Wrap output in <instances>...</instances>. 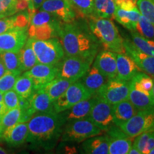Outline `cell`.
Masks as SVG:
<instances>
[{
    "instance_id": "6da1fadb",
    "label": "cell",
    "mask_w": 154,
    "mask_h": 154,
    "mask_svg": "<svg viewBox=\"0 0 154 154\" xmlns=\"http://www.w3.org/2000/svg\"><path fill=\"white\" fill-rule=\"evenodd\" d=\"M57 37L59 38L65 56L94 60L99 51L100 43L85 23L76 20L70 23L61 22Z\"/></svg>"
},
{
    "instance_id": "7a4b0ae2",
    "label": "cell",
    "mask_w": 154,
    "mask_h": 154,
    "mask_svg": "<svg viewBox=\"0 0 154 154\" xmlns=\"http://www.w3.org/2000/svg\"><path fill=\"white\" fill-rule=\"evenodd\" d=\"M65 124L61 113L54 111L34 113L27 121L26 141L34 147L53 149L60 139Z\"/></svg>"
},
{
    "instance_id": "3957f363",
    "label": "cell",
    "mask_w": 154,
    "mask_h": 154,
    "mask_svg": "<svg viewBox=\"0 0 154 154\" xmlns=\"http://www.w3.org/2000/svg\"><path fill=\"white\" fill-rule=\"evenodd\" d=\"M86 20L91 33L104 49L116 53H125L124 38L112 19L91 17Z\"/></svg>"
},
{
    "instance_id": "277c9868",
    "label": "cell",
    "mask_w": 154,
    "mask_h": 154,
    "mask_svg": "<svg viewBox=\"0 0 154 154\" xmlns=\"http://www.w3.org/2000/svg\"><path fill=\"white\" fill-rule=\"evenodd\" d=\"M61 23L57 17L47 11H36L30 17L28 36L29 38L38 40L57 37L58 29Z\"/></svg>"
},
{
    "instance_id": "5b68a950",
    "label": "cell",
    "mask_w": 154,
    "mask_h": 154,
    "mask_svg": "<svg viewBox=\"0 0 154 154\" xmlns=\"http://www.w3.org/2000/svg\"><path fill=\"white\" fill-rule=\"evenodd\" d=\"M102 131L88 117L67 121L61 136V141L81 143L93 136H99Z\"/></svg>"
},
{
    "instance_id": "8992f818",
    "label": "cell",
    "mask_w": 154,
    "mask_h": 154,
    "mask_svg": "<svg viewBox=\"0 0 154 154\" xmlns=\"http://www.w3.org/2000/svg\"><path fill=\"white\" fill-rule=\"evenodd\" d=\"M38 63L57 65L64 57V51L59 39L57 37L47 40L29 38Z\"/></svg>"
},
{
    "instance_id": "52a82bcc",
    "label": "cell",
    "mask_w": 154,
    "mask_h": 154,
    "mask_svg": "<svg viewBox=\"0 0 154 154\" xmlns=\"http://www.w3.org/2000/svg\"><path fill=\"white\" fill-rule=\"evenodd\" d=\"M93 59L75 56H64L57 64L58 76L76 82L79 80L91 67Z\"/></svg>"
},
{
    "instance_id": "ba28073f",
    "label": "cell",
    "mask_w": 154,
    "mask_h": 154,
    "mask_svg": "<svg viewBox=\"0 0 154 154\" xmlns=\"http://www.w3.org/2000/svg\"><path fill=\"white\" fill-rule=\"evenodd\" d=\"M91 94L79 81L72 83L66 91L54 102V109L57 113L67 110L82 100L91 97Z\"/></svg>"
},
{
    "instance_id": "9c48e42d",
    "label": "cell",
    "mask_w": 154,
    "mask_h": 154,
    "mask_svg": "<svg viewBox=\"0 0 154 154\" xmlns=\"http://www.w3.org/2000/svg\"><path fill=\"white\" fill-rule=\"evenodd\" d=\"M129 91V82L114 78L106 80L97 96L113 105L128 99Z\"/></svg>"
},
{
    "instance_id": "30bf717a",
    "label": "cell",
    "mask_w": 154,
    "mask_h": 154,
    "mask_svg": "<svg viewBox=\"0 0 154 154\" xmlns=\"http://www.w3.org/2000/svg\"><path fill=\"white\" fill-rule=\"evenodd\" d=\"M119 127L134 138L144 132L154 131V113L137 111L129 120Z\"/></svg>"
},
{
    "instance_id": "8fae6325",
    "label": "cell",
    "mask_w": 154,
    "mask_h": 154,
    "mask_svg": "<svg viewBox=\"0 0 154 154\" xmlns=\"http://www.w3.org/2000/svg\"><path fill=\"white\" fill-rule=\"evenodd\" d=\"M88 118L102 131H106L111 126L114 125L113 121L112 105L98 96Z\"/></svg>"
},
{
    "instance_id": "7c38bea8",
    "label": "cell",
    "mask_w": 154,
    "mask_h": 154,
    "mask_svg": "<svg viewBox=\"0 0 154 154\" xmlns=\"http://www.w3.org/2000/svg\"><path fill=\"white\" fill-rule=\"evenodd\" d=\"M28 39V27L16 28L0 34V54L19 52Z\"/></svg>"
},
{
    "instance_id": "4fadbf2b",
    "label": "cell",
    "mask_w": 154,
    "mask_h": 154,
    "mask_svg": "<svg viewBox=\"0 0 154 154\" xmlns=\"http://www.w3.org/2000/svg\"><path fill=\"white\" fill-rule=\"evenodd\" d=\"M39 9L54 15L63 23L72 22L77 19L69 0H44Z\"/></svg>"
},
{
    "instance_id": "5bb4252c",
    "label": "cell",
    "mask_w": 154,
    "mask_h": 154,
    "mask_svg": "<svg viewBox=\"0 0 154 154\" xmlns=\"http://www.w3.org/2000/svg\"><path fill=\"white\" fill-rule=\"evenodd\" d=\"M109 140V153L128 154L131 147L132 138L116 125H113L106 131Z\"/></svg>"
},
{
    "instance_id": "9a60e30c",
    "label": "cell",
    "mask_w": 154,
    "mask_h": 154,
    "mask_svg": "<svg viewBox=\"0 0 154 154\" xmlns=\"http://www.w3.org/2000/svg\"><path fill=\"white\" fill-rule=\"evenodd\" d=\"M57 65H48L38 63L35 66L26 71L24 75L33 81L34 90L43 87L46 84L58 76Z\"/></svg>"
},
{
    "instance_id": "2e32d148",
    "label": "cell",
    "mask_w": 154,
    "mask_h": 154,
    "mask_svg": "<svg viewBox=\"0 0 154 154\" xmlns=\"http://www.w3.org/2000/svg\"><path fill=\"white\" fill-rule=\"evenodd\" d=\"M125 53L131 58L140 71L154 79V57L147 55L136 49L128 38L124 39Z\"/></svg>"
},
{
    "instance_id": "e0dca14e",
    "label": "cell",
    "mask_w": 154,
    "mask_h": 154,
    "mask_svg": "<svg viewBox=\"0 0 154 154\" xmlns=\"http://www.w3.org/2000/svg\"><path fill=\"white\" fill-rule=\"evenodd\" d=\"M93 66L96 67L107 79L116 77V53L104 49L96 54Z\"/></svg>"
},
{
    "instance_id": "ac0fdd59",
    "label": "cell",
    "mask_w": 154,
    "mask_h": 154,
    "mask_svg": "<svg viewBox=\"0 0 154 154\" xmlns=\"http://www.w3.org/2000/svg\"><path fill=\"white\" fill-rule=\"evenodd\" d=\"M97 99L98 96H93L89 99L82 100L67 110L61 112V116L66 123L67 121L86 118L89 115L90 111Z\"/></svg>"
},
{
    "instance_id": "d6986e66",
    "label": "cell",
    "mask_w": 154,
    "mask_h": 154,
    "mask_svg": "<svg viewBox=\"0 0 154 154\" xmlns=\"http://www.w3.org/2000/svg\"><path fill=\"white\" fill-rule=\"evenodd\" d=\"M117 74L116 78L129 82L138 72H141L134 61L126 53H116Z\"/></svg>"
},
{
    "instance_id": "ffe728a7",
    "label": "cell",
    "mask_w": 154,
    "mask_h": 154,
    "mask_svg": "<svg viewBox=\"0 0 154 154\" xmlns=\"http://www.w3.org/2000/svg\"><path fill=\"white\" fill-rule=\"evenodd\" d=\"M80 79V82L93 96H97L100 89L106 82L107 79L95 66H93L90 67Z\"/></svg>"
},
{
    "instance_id": "44dd1931",
    "label": "cell",
    "mask_w": 154,
    "mask_h": 154,
    "mask_svg": "<svg viewBox=\"0 0 154 154\" xmlns=\"http://www.w3.org/2000/svg\"><path fill=\"white\" fill-rule=\"evenodd\" d=\"M128 99L137 111L154 113V101L151 96L136 89L131 84Z\"/></svg>"
},
{
    "instance_id": "7402d4cb",
    "label": "cell",
    "mask_w": 154,
    "mask_h": 154,
    "mask_svg": "<svg viewBox=\"0 0 154 154\" xmlns=\"http://www.w3.org/2000/svg\"><path fill=\"white\" fill-rule=\"evenodd\" d=\"M136 109L128 99L112 105L113 124L117 126H121L129 120L135 113Z\"/></svg>"
},
{
    "instance_id": "603a6c76",
    "label": "cell",
    "mask_w": 154,
    "mask_h": 154,
    "mask_svg": "<svg viewBox=\"0 0 154 154\" xmlns=\"http://www.w3.org/2000/svg\"><path fill=\"white\" fill-rule=\"evenodd\" d=\"M28 133L27 122H19L5 135L2 140L10 146L17 147L26 141Z\"/></svg>"
},
{
    "instance_id": "cb8c5ba5",
    "label": "cell",
    "mask_w": 154,
    "mask_h": 154,
    "mask_svg": "<svg viewBox=\"0 0 154 154\" xmlns=\"http://www.w3.org/2000/svg\"><path fill=\"white\" fill-rule=\"evenodd\" d=\"M82 149L85 153L108 154L109 153V140L106 135L96 136L84 140Z\"/></svg>"
},
{
    "instance_id": "d4e9b609",
    "label": "cell",
    "mask_w": 154,
    "mask_h": 154,
    "mask_svg": "<svg viewBox=\"0 0 154 154\" xmlns=\"http://www.w3.org/2000/svg\"><path fill=\"white\" fill-rule=\"evenodd\" d=\"M29 14L27 12L22 13L14 16L0 19V34L5 33L16 28L29 27Z\"/></svg>"
},
{
    "instance_id": "484cf974",
    "label": "cell",
    "mask_w": 154,
    "mask_h": 154,
    "mask_svg": "<svg viewBox=\"0 0 154 154\" xmlns=\"http://www.w3.org/2000/svg\"><path fill=\"white\" fill-rule=\"evenodd\" d=\"M140 15L138 9L134 10L126 11L117 7L114 13L113 19L116 20L119 24L130 31L136 30V24L138 22Z\"/></svg>"
},
{
    "instance_id": "4316f807",
    "label": "cell",
    "mask_w": 154,
    "mask_h": 154,
    "mask_svg": "<svg viewBox=\"0 0 154 154\" xmlns=\"http://www.w3.org/2000/svg\"><path fill=\"white\" fill-rule=\"evenodd\" d=\"M75 82L66 79L57 77L41 88L48 94L53 103L66 91L69 86Z\"/></svg>"
},
{
    "instance_id": "83f0119b",
    "label": "cell",
    "mask_w": 154,
    "mask_h": 154,
    "mask_svg": "<svg viewBox=\"0 0 154 154\" xmlns=\"http://www.w3.org/2000/svg\"><path fill=\"white\" fill-rule=\"evenodd\" d=\"M21 109L18 106L7 111L0 119V141L3 140L5 135L19 122H21Z\"/></svg>"
},
{
    "instance_id": "f1b7e54d",
    "label": "cell",
    "mask_w": 154,
    "mask_h": 154,
    "mask_svg": "<svg viewBox=\"0 0 154 154\" xmlns=\"http://www.w3.org/2000/svg\"><path fill=\"white\" fill-rule=\"evenodd\" d=\"M116 7L114 0H94L92 17L113 19Z\"/></svg>"
},
{
    "instance_id": "f546056e",
    "label": "cell",
    "mask_w": 154,
    "mask_h": 154,
    "mask_svg": "<svg viewBox=\"0 0 154 154\" xmlns=\"http://www.w3.org/2000/svg\"><path fill=\"white\" fill-rule=\"evenodd\" d=\"M19 55L23 72L29 70L38 63L35 53L32 49L29 38H28L24 47L19 50Z\"/></svg>"
},
{
    "instance_id": "4dcf8cb0",
    "label": "cell",
    "mask_w": 154,
    "mask_h": 154,
    "mask_svg": "<svg viewBox=\"0 0 154 154\" xmlns=\"http://www.w3.org/2000/svg\"><path fill=\"white\" fill-rule=\"evenodd\" d=\"M13 90L21 99H28L34 91L33 81L24 74L20 75L15 82Z\"/></svg>"
},
{
    "instance_id": "1f68e13d",
    "label": "cell",
    "mask_w": 154,
    "mask_h": 154,
    "mask_svg": "<svg viewBox=\"0 0 154 154\" xmlns=\"http://www.w3.org/2000/svg\"><path fill=\"white\" fill-rule=\"evenodd\" d=\"M129 82L130 84L136 89L151 96L153 85V78H152L149 74L139 72Z\"/></svg>"
},
{
    "instance_id": "d6a6232c",
    "label": "cell",
    "mask_w": 154,
    "mask_h": 154,
    "mask_svg": "<svg viewBox=\"0 0 154 154\" xmlns=\"http://www.w3.org/2000/svg\"><path fill=\"white\" fill-rule=\"evenodd\" d=\"M77 18L87 19L92 17L94 0H69Z\"/></svg>"
},
{
    "instance_id": "836d02e7",
    "label": "cell",
    "mask_w": 154,
    "mask_h": 154,
    "mask_svg": "<svg viewBox=\"0 0 154 154\" xmlns=\"http://www.w3.org/2000/svg\"><path fill=\"white\" fill-rule=\"evenodd\" d=\"M131 42L139 51L154 57V41L140 36L136 31H131Z\"/></svg>"
},
{
    "instance_id": "e575fe53",
    "label": "cell",
    "mask_w": 154,
    "mask_h": 154,
    "mask_svg": "<svg viewBox=\"0 0 154 154\" xmlns=\"http://www.w3.org/2000/svg\"><path fill=\"white\" fill-rule=\"evenodd\" d=\"M0 59L8 72L22 74V68L19 59V52L7 51L0 54Z\"/></svg>"
},
{
    "instance_id": "d590c367",
    "label": "cell",
    "mask_w": 154,
    "mask_h": 154,
    "mask_svg": "<svg viewBox=\"0 0 154 154\" xmlns=\"http://www.w3.org/2000/svg\"><path fill=\"white\" fill-rule=\"evenodd\" d=\"M135 31L140 36L154 41V25L143 15H140Z\"/></svg>"
},
{
    "instance_id": "8d00e7d4",
    "label": "cell",
    "mask_w": 154,
    "mask_h": 154,
    "mask_svg": "<svg viewBox=\"0 0 154 154\" xmlns=\"http://www.w3.org/2000/svg\"><path fill=\"white\" fill-rule=\"evenodd\" d=\"M136 5L141 15L154 25V0H137Z\"/></svg>"
},
{
    "instance_id": "74e56055",
    "label": "cell",
    "mask_w": 154,
    "mask_h": 154,
    "mask_svg": "<svg viewBox=\"0 0 154 154\" xmlns=\"http://www.w3.org/2000/svg\"><path fill=\"white\" fill-rule=\"evenodd\" d=\"M21 74L17 72H8L0 78V91L2 93L13 89L15 82Z\"/></svg>"
},
{
    "instance_id": "f35d334b",
    "label": "cell",
    "mask_w": 154,
    "mask_h": 154,
    "mask_svg": "<svg viewBox=\"0 0 154 154\" xmlns=\"http://www.w3.org/2000/svg\"><path fill=\"white\" fill-rule=\"evenodd\" d=\"M17 4V0H0V19L12 16L19 12Z\"/></svg>"
},
{
    "instance_id": "ab89813d",
    "label": "cell",
    "mask_w": 154,
    "mask_h": 154,
    "mask_svg": "<svg viewBox=\"0 0 154 154\" xmlns=\"http://www.w3.org/2000/svg\"><path fill=\"white\" fill-rule=\"evenodd\" d=\"M3 103H5L7 111L15 109L19 106L20 97L14 90L11 89L4 93Z\"/></svg>"
},
{
    "instance_id": "60d3db41",
    "label": "cell",
    "mask_w": 154,
    "mask_h": 154,
    "mask_svg": "<svg viewBox=\"0 0 154 154\" xmlns=\"http://www.w3.org/2000/svg\"><path fill=\"white\" fill-rule=\"evenodd\" d=\"M152 131H150L144 132L143 134H140L138 136L135 137V140H134V143L132 145L134 146L136 149H137L139 151L140 154H143L144 148H145L146 142L149 139L150 135H151Z\"/></svg>"
},
{
    "instance_id": "b9f144b4",
    "label": "cell",
    "mask_w": 154,
    "mask_h": 154,
    "mask_svg": "<svg viewBox=\"0 0 154 154\" xmlns=\"http://www.w3.org/2000/svg\"><path fill=\"white\" fill-rule=\"evenodd\" d=\"M115 2L117 7L126 11H131L138 9L136 1L135 0H117L115 1Z\"/></svg>"
},
{
    "instance_id": "7bdbcfd3",
    "label": "cell",
    "mask_w": 154,
    "mask_h": 154,
    "mask_svg": "<svg viewBox=\"0 0 154 154\" xmlns=\"http://www.w3.org/2000/svg\"><path fill=\"white\" fill-rule=\"evenodd\" d=\"M153 148H154V131H152L149 139H148L147 142H146L143 154H149L150 151H151Z\"/></svg>"
},
{
    "instance_id": "ee69618b",
    "label": "cell",
    "mask_w": 154,
    "mask_h": 154,
    "mask_svg": "<svg viewBox=\"0 0 154 154\" xmlns=\"http://www.w3.org/2000/svg\"><path fill=\"white\" fill-rule=\"evenodd\" d=\"M23 1L26 2L28 3V13L29 14V18L36 12V10L34 9L33 3H32V0H23Z\"/></svg>"
},
{
    "instance_id": "f6af8a7d",
    "label": "cell",
    "mask_w": 154,
    "mask_h": 154,
    "mask_svg": "<svg viewBox=\"0 0 154 154\" xmlns=\"http://www.w3.org/2000/svg\"><path fill=\"white\" fill-rule=\"evenodd\" d=\"M44 0H32V3H33L34 9H35L36 10L39 9L40 7H41L42 5V3L44 2Z\"/></svg>"
},
{
    "instance_id": "bcb514c9",
    "label": "cell",
    "mask_w": 154,
    "mask_h": 154,
    "mask_svg": "<svg viewBox=\"0 0 154 154\" xmlns=\"http://www.w3.org/2000/svg\"><path fill=\"white\" fill-rule=\"evenodd\" d=\"M7 72V69L5 68L3 62L1 61V59H0V78H1V77L4 74H6Z\"/></svg>"
},
{
    "instance_id": "7dc6e473",
    "label": "cell",
    "mask_w": 154,
    "mask_h": 154,
    "mask_svg": "<svg viewBox=\"0 0 154 154\" xmlns=\"http://www.w3.org/2000/svg\"><path fill=\"white\" fill-rule=\"evenodd\" d=\"M6 111H7V109H6L5 103H3V101H0V116L5 114Z\"/></svg>"
},
{
    "instance_id": "c3c4849f",
    "label": "cell",
    "mask_w": 154,
    "mask_h": 154,
    "mask_svg": "<svg viewBox=\"0 0 154 154\" xmlns=\"http://www.w3.org/2000/svg\"><path fill=\"white\" fill-rule=\"evenodd\" d=\"M128 154H140V153L139 151H138L137 149H136V148H135L134 146L132 145L129 150V151H128Z\"/></svg>"
},
{
    "instance_id": "681fc988",
    "label": "cell",
    "mask_w": 154,
    "mask_h": 154,
    "mask_svg": "<svg viewBox=\"0 0 154 154\" xmlns=\"http://www.w3.org/2000/svg\"><path fill=\"white\" fill-rule=\"evenodd\" d=\"M151 96L152 99H153V101H154V79H153V88H152V91H151Z\"/></svg>"
},
{
    "instance_id": "f907efd6",
    "label": "cell",
    "mask_w": 154,
    "mask_h": 154,
    "mask_svg": "<svg viewBox=\"0 0 154 154\" xmlns=\"http://www.w3.org/2000/svg\"><path fill=\"white\" fill-rule=\"evenodd\" d=\"M4 153H7V151H6V150L4 149L3 148L0 147V154H4Z\"/></svg>"
},
{
    "instance_id": "816d5d0a",
    "label": "cell",
    "mask_w": 154,
    "mask_h": 154,
    "mask_svg": "<svg viewBox=\"0 0 154 154\" xmlns=\"http://www.w3.org/2000/svg\"><path fill=\"white\" fill-rule=\"evenodd\" d=\"M3 95L4 94L2 92L0 91V101H3Z\"/></svg>"
},
{
    "instance_id": "f5cc1de1",
    "label": "cell",
    "mask_w": 154,
    "mask_h": 154,
    "mask_svg": "<svg viewBox=\"0 0 154 154\" xmlns=\"http://www.w3.org/2000/svg\"><path fill=\"white\" fill-rule=\"evenodd\" d=\"M149 154H154V148L153 149L151 150V151H150V153H149Z\"/></svg>"
},
{
    "instance_id": "db71d44e",
    "label": "cell",
    "mask_w": 154,
    "mask_h": 154,
    "mask_svg": "<svg viewBox=\"0 0 154 154\" xmlns=\"http://www.w3.org/2000/svg\"><path fill=\"white\" fill-rule=\"evenodd\" d=\"M114 1H117V0H114ZM135 1H137V0H135Z\"/></svg>"
},
{
    "instance_id": "11a10c76",
    "label": "cell",
    "mask_w": 154,
    "mask_h": 154,
    "mask_svg": "<svg viewBox=\"0 0 154 154\" xmlns=\"http://www.w3.org/2000/svg\"><path fill=\"white\" fill-rule=\"evenodd\" d=\"M1 117H2V116H0V119H1Z\"/></svg>"
}]
</instances>
